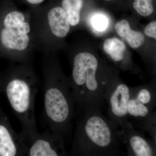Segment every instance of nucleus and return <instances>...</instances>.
<instances>
[{"instance_id": "nucleus-1", "label": "nucleus", "mask_w": 156, "mask_h": 156, "mask_svg": "<svg viewBox=\"0 0 156 156\" xmlns=\"http://www.w3.org/2000/svg\"><path fill=\"white\" fill-rule=\"evenodd\" d=\"M42 64L44 117L50 132L65 140L71 132L75 105L69 81L53 52L43 54Z\"/></svg>"}, {"instance_id": "nucleus-2", "label": "nucleus", "mask_w": 156, "mask_h": 156, "mask_svg": "<svg viewBox=\"0 0 156 156\" xmlns=\"http://www.w3.org/2000/svg\"><path fill=\"white\" fill-rule=\"evenodd\" d=\"M83 112V115L76 124L69 155H125L121 129L105 116L100 109H90Z\"/></svg>"}, {"instance_id": "nucleus-3", "label": "nucleus", "mask_w": 156, "mask_h": 156, "mask_svg": "<svg viewBox=\"0 0 156 156\" xmlns=\"http://www.w3.org/2000/svg\"><path fill=\"white\" fill-rule=\"evenodd\" d=\"M3 85L14 115L21 125L20 133L24 142L39 134L35 118V101L38 80L30 65L19 64L9 69Z\"/></svg>"}, {"instance_id": "nucleus-4", "label": "nucleus", "mask_w": 156, "mask_h": 156, "mask_svg": "<svg viewBox=\"0 0 156 156\" xmlns=\"http://www.w3.org/2000/svg\"><path fill=\"white\" fill-rule=\"evenodd\" d=\"M36 50L31 12L9 6L0 8V56L19 64L32 65Z\"/></svg>"}, {"instance_id": "nucleus-5", "label": "nucleus", "mask_w": 156, "mask_h": 156, "mask_svg": "<svg viewBox=\"0 0 156 156\" xmlns=\"http://www.w3.org/2000/svg\"><path fill=\"white\" fill-rule=\"evenodd\" d=\"M99 62L87 52L78 53L74 57L71 78L69 81L75 105L85 111L90 109H102L108 88L112 80L97 76Z\"/></svg>"}, {"instance_id": "nucleus-6", "label": "nucleus", "mask_w": 156, "mask_h": 156, "mask_svg": "<svg viewBox=\"0 0 156 156\" xmlns=\"http://www.w3.org/2000/svg\"><path fill=\"white\" fill-rule=\"evenodd\" d=\"M38 50L43 54L53 53L57 41L67 35L71 26L67 14L60 6L31 12Z\"/></svg>"}, {"instance_id": "nucleus-7", "label": "nucleus", "mask_w": 156, "mask_h": 156, "mask_svg": "<svg viewBox=\"0 0 156 156\" xmlns=\"http://www.w3.org/2000/svg\"><path fill=\"white\" fill-rule=\"evenodd\" d=\"M131 97L130 88L124 83L112 81L105 95L109 119L122 129L129 121L128 105Z\"/></svg>"}, {"instance_id": "nucleus-8", "label": "nucleus", "mask_w": 156, "mask_h": 156, "mask_svg": "<svg viewBox=\"0 0 156 156\" xmlns=\"http://www.w3.org/2000/svg\"><path fill=\"white\" fill-rule=\"evenodd\" d=\"M63 138L47 131L26 144L25 156H62L67 155Z\"/></svg>"}, {"instance_id": "nucleus-9", "label": "nucleus", "mask_w": 156, "mask_h": 156, "mask_svg": "<svg viewBox=\"0 0 156 156\" xmlns=\"http://www.w3.org/2000/svg\"><path fill=\"white\" fill-rule=\"evenodd\" d=\"M121 130L124 144H126L128 156H156V142L150 140L134 129V126L128 121Z\"/></svg>"}, {"instance_id": "nucleus-10", "label": "nucleus", "mask_w": 156, "mask_h": 156, "mask_svg": "<svg viewBox=\"0 0 156 156\" xmlns=\"http://www.w3.org/2000/svg\"><path fill=\"white\" fill-rule=\"evenodd\" d=\"M26 149L22 136L12 129L7 118L0 119V156H25Z\"/></svg>"}, {"instance_id": "nucleus-11", "label": "nucleus", "mask_w": 156, "mask_h": 156, "mask_svg": "<svg viewBox=\"0 0 156 156\" xmlns=\"http://www.w3.org/2000/svg\"><path fill=\"white\" fill-rule=\"evenodd\" d=\"M115 29L117 34L125 39L132 48H139L145 42L144 35L140 32L131 29L129 22L126 20L117 23Z\"/></svg>"}, {"instance_id": "nucleus-12", "label": "nucleus", "mask_w": 156, "mask_h": 156, "mask_svg": "<svg viewBox=\"0 0 156 156\" xmlns=\"http://www.w3.org/2000/svg\"><path fill=\"white\" fill-rule=\"evenodd\" d=\"M83 5V0H62V1L61 7L67 14L71 26H76L80 23L81 11Z\"/></svg>"}, {"instance_id": "nucleus-13", "label": "nucleus", "mask_w": 156, "mask_h": 156, "mask_svg": "<svg viewBox=\"0 0 156 156\" xmlns=\"http://www.w3.org/2000/svg\"><path fill=\"white\" fill-rule=\"evenodd\" d=\"M103 49L115 61H121L124 58L126 50V45L122 42L115 37L110 38L105 41Z\"/></svg>"}, {"instance_id": "nucleus-14", "label": "nucleus", "mask_w": 156, "mask_h": 156, "mask_svg": "<svg viewBox=\"0 0 156 156\" xmlns=\"http://www.w3.org/2000/svg\"><path fill=\"white\" fill-rule=\"evenodd\" d=\"M130 90L131 95L140 102L154 109L155 106V88L140 87Z\"/></svg>"}, {"instance_id": "nucleus-15", "label": "nucleus", "mask_w": 156, "mask_h": 156, "mask_svg": "<svg viewBox=\"0 0 156 156\" xmlns=\"http://www.w3.org/2000/svg\"><path fill=\"white\" fill-rule=\"evenodd\" d=\"M153 0H134L133 7L138 14L143 17L151 15L154 11Z\"/></svg>"}, {"instance_id": "nucleus-16", "label": "nucleus", "mask_w": 156, "mask_h": 156, "mask_svg": "<svg viewBox=\"0 0 156 156\" xmlns=\"http://www.w3.org/2000/svg\"><path fill=\"white\" fill-rule=\"evenodd\" d=\"M107 18L102 14H97L93 17L92 24L95 30L99 31L104 30L108 26Z\"/></svg>"}, {"instance_id": "nucleus-17", "label": "nucleus", "mask_w": 156, "mask_h": 156, "mask_svg": "<svg viewBox=\"0 0 156 156\" xmlns=\"http://www.w3.org/2000/svg\"><path fill=\"white\" fill-rule=\"evenodd\" d=\"M146 35L150 37L156 39V22L153 21L149 23L144 30Z\"/></svg>"}, {"instance_id": "nucleus-18", "label": "nucleus", "mask_w": 156, "mask_h": 156, "mask_svg": "<svg viewBox=\"0 0 156 156\" xmlns=\"http://www.w3.org/2000/svg\"><path fill=\"white\" fill-rule=\"evenodd\" d=\"M27 2L31 5H38L43 2L44 0H26Z\"/></svg>"}, {"instance_id": "nucleus-19", "label": "nucleus", "mask_w": 156, "mask_h": 156, "mask_svg": "<svg viewBox=\"0 0 156 156\" xmlns=\"http://www.w3.org/2000/svg\"><path fill=\"white\" fill-rule=\"evenodd\" d=\"M105 1H112V0H105Z\"/></svg>"}]
</instances>
